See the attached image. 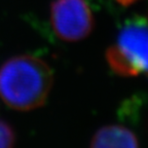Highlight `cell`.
<instances>
[{
    "instance_id": "277c9868",
    "label": "cell",
    "mask_w": 148,
    "mask_h": 148,
    "mask_svg": "<svg viewBox=\"0 0 148 148\" xmlns=\"http://www.w3.org/2000/svg\"><path fill=\"white\" fill-rule=\"evenodd\" d=\"M90 148H139L136 135L118 125L102 127L92 136Z\"/></svg>"
},
{
    "instance_id": "3957f363",
    "label": "cell",
    "mask_w": 148,
    "mask_h": 148,
    "mask_svg": "<svg viewBox=\"0 0 148 148\" xmlns=\"http://www.w3.org/2000/svg\"><path fill=\"white\" fill-rule=\"evenodd\" d=\"M51 22L57 36L68 42L84 39L95 25L86 0H55L51 6Z\"/></svg>"
},
{
    "instance_id": "5b68a950",
    "label": "cell",
    "mask_w": 148,
    "mask_h": 148,
    "mask_svg": "<svg viewBox=\"0 0 148 148\" xmlns=\"http://www.w3.org/2000/svg\"><path fill=\"white\" fill-rule=\"evenodd\" d=\"M16 142L14 130L7 123L0 120V148H14Z\"/></svg>"
},
{
    "instance_id": "8992f818",
    "label": "cell",
    "mask_w": 148,
    "mask_h": 148,
    "mask_svg": "<svg viewBox=\"0 0 148 148\" xmlns=\"http://www.w3.org/2000/svg\"><path fill=\"white\" fill-rule=\"evenodd\" d=\"M117 1H119L120 3H123V4H131V3H133L134 1H136V0H117Z\"/></svg>"
},
{
    "instance_id": "7a4b0ae2",
    "label": "cell",
    "mask_w": 148,
    "mask_h": 148,
    "mask_svg": "<svg viewBox=\"0 0 148 148\" xmlns=\"http://www.w3.org/2000/svg\"><path fill=\"white\" fill-rule=\"evenodd\" d=\"M106 59L118 75L148 76V16H137L123 25Z\"/></svg>"
},
{
    "instance_id": "6da1fadb",
    "label": "cell",
    "mask_w": 148,
    "mask_h": 148,
    "mask_svg": "<svg viewBox=\"0 0 148 148\" xmlns=\"http://www.w3.org/2000/svg\"><path fill=\"white\" fill-rule=\"evenodd\" d=\"M53 81V71L43 60L30 55L12 57L0 67V97L14 110H33L46 102Z\"/></svg>"
}]
</instances>
